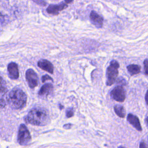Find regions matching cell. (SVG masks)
<instances>
[{
    "label": "cell",
    "mask_w": 148,
    "mask_h": 148,
    "mask_svg": "<svg viewBox=\"0 0 148 148\" xmlns=\"http://www.w3.org/2000/svg\"><path fill=\"white\" fill-rule=\"evenodd\" d=\"M25 121L32 125L43 126L49 123L50 118L46 109L36 107L32 109L28 112L25 118Z\"/></svg>",
    "instance_id": "1"
},
{
    "label": "cell",
    "mask_w": 148,
    "mask_h": 148,
    "mask_svg": "<svg viewBox=\"0 0 148 148\" xmlns=\"http://www.w3.org/2000/svg\"><path fill=\"white\" fill-rule=\"evenodd\" d=\"M27 95L19 88H14L9 92L8 101L9 105L14 109L23 108L27 103Z\"/></svg>",
    "instance_id": "2"
},
{
    "label": "cell",
    "mask_w": 148,
    "mask_h": 148,
    "mask_svg": "<svg viewBox=\"0 0 148 148\" xmlns=\"http://www.w3.org/2000/svg\"><path fill=\"white\" fill-rule=\"evenodd\" d=\"M119 64L116 60H112L106 69V85L111 86L116 81L118 76Z\"/></svg>",
    "instance_id": "3"
},
{
    "label": "cell",
    "mask_w": 148,
    "mask_h": 148,
    "mask_svg": "<svg viewBox=\"0 0 148 148\" xmlns=\"http://www.w3.org/2000/svg\"><path fill=\"white\" fill-rule=\"evenodd\" d=\"M31 140L30 133L26 125L21 124L18 128L17 135V142L20 145L25 146L29 143Z\"/></svg>",
    "instance_id": "4"
},
{
    "label": "cell",
    "mask_w": 148,
    "mask_h": 148,
    "mask_svg": "<svg viewBox=\"0 0 148 148\" xmlns=\"http://www.w3.org/2000/svg\"><path fill=\"white\" fill-rule=\"evenodd\" d=\"M73 1H65L58 4H50L46 9V11L48 13L53 15H57L60 12L68 7V5Z\"/></svg>",
    "instance_id": "5"
},
{
    "label": "cell",
    "mask_w": 148,
    "mask_h": 148,
    "mask_svg": "<svg viewBox=\"0 0 148 148\" xmlns=\"http://www.w3.org/2000/svg\"><path fill=\"white\" fill-rule=\"evenodd\" d=\"M25 79L30 88H34L38 86V77L34 69L29 68L26 71Z\"/></svg>",
    "instance_id": "6"
},
{
    "label": "cell",
    "mask_w": 148,
    "mask_h": 148,
    "mask_svg": "<svg viewBox=\"0 0 148 148\" xmlns=\"http://www.w3.org/2000/svg\"><path fill=\"white\" fill-rule=\"evenodd\" d=\"M110 96L116 101L123 102L125 99V93L123 86L119 85L113 88L110 92Z\"/></svg>",
    "instance_id": "7"
},
{
    "label": "cell",
    "mask_w": 148,
    "mask_h": 148,
    "mask_svg": "<svg viewBox=\"0 0 148 148\" xmlns=\"http://www.w3.org/2000/svg\"><path fill=\"white\" fill-rule=\"evenodd\" d=\"M90 19L91 23L97 28H100L103 26V19L101 16L98 14L95 11L92 10L90 14Z\"/></svg>",
    "instance_id": "8"
},
{
    "label": "cell",
    "mask_w": 148,
    "mask_h": 148,
    "mask_svg": "<svg viewBox=\"0 0 148 148\" xmlns=\"http://www.w3.org/2000/svg\"><path fill=\"white\" fill-rule=\"evenodd\" d=\"M8 72L9 77L13 80H16L19 77L18 65L14 62H10L8 65Z\"/></svg>",
    "instance_id": "9"
},
{
    "label": "cell",
    "mask_w": 148,
    "mask_h": 148,
    "mask_svg": "<svg viewBox=\"0 0 148 148\" xmlns=\"http://www.w3.org/2000/svg\"><path fill=\"white\" fill-rule=\"evenodd\" d=\"M38 66L42 69L47 71L50 73H53L54 67L49 61L45 59H41L38 61Z\"/></svg>",
    "instance_id": "10"
},
{
    "label": "cell",
    "mask_w": 148,
    "mask_h": 148,
    "mask_svg": "<svg viewBox=\"0 0 148 148\" xmlns=\"http://www.w3.org/2000/svg\"><path fill=\"white\" fill-rule=\"evenodd\" d=\"M127 121L132 126H134L137 130H138L139 131H142V129L141 125L140 124L139 120L136 116L134 115L133 114H131V113H129L127 116Z\"/></svg>",
    "instance_id": "11"
},
{
    "label": "cell",
    "mask_w": 148,
    "mask_h": 148,
    "mask_svg": "<svg viewBox=\"0 0 148 148\" xmlns=\"http://www.w3.org/2000/svg\"><path fill=\"white\" fill-rule=\"evenodd\" d=\"M53 90V86L52 84L51 83H46L44 85H43L38 92V94L39 96L44 97V96H47L48 95L50 94Z\"/></svg>",
    "instance_id": "12"
},
{
    "label": "cell",
    "mask_w": 148,
    "mask_h": 148,
    "mask_svg": "<svg viewBox=\"0 0 148 148\" xmlns=\"http://www.w3.org/2000/svg\"><path fill=\"white\" fill-rule=\"evenodd\" d=\"M127 68L131 76L138 74L140 71V66L136 64H130L127 66Z\"/></svg>",
    "instance_id": "13"
},
{
    "label": "cell",
    "mask_w": 148,
    "mask_h": 148,
    "mask_svg": "<svg viewBox=\"0 0 148 148\" xmlns=\"http://www.w3.org/2000/svg\"><path fill=\"white\" fill-rule=\"evenodd\" d=\"M114 110L116 114L120 117L123 118L125 116V110L124 107L120 105H116L114 107Z\"/></svg>",
    "instance_id": "14"
},
{
    "label": "cell",
    "mask_w": 148,
    "mask_h": 148,
    "mask_svg": "<svg viewBox=\"0 0 148 148\" xmlns=\"http://www.w3.org/2000/svg\"><path fill=\"white\" fill-rule=\"evenodd\" d=\"M6 91H7V88L5 87V82L3 80V78L1 77V93L5 94V93H6Z\"/></svg>",
    "instance_id": "15"
},
{
    "label": "cell",
    "mask_w": 148,
    "mask_h": 148,
    "mask_svg": "<svg viewBox=\"0 0 148 148\" xmlns=\"http://www.w3.org/2000/svg\"><path fill=\"white\" fill-rule=\"evenodd\" d=\"M74 114V109L73 108H68L66 110V116L67 117H71L73 116Z\"/></svg>",
    "instance_id": "16"
},
{
    "label": "cell",
    "mask_w": 148,
    "mask_h": 148,
    "mask_svg": "<svg viewBox=\"0 0 148 148\" xmlns=\"http://www.w3.org/2000/svg\"><path fill=\"white\" fill-rule=\"evenodd\" d=\"M144 72L146 75L148 76V59H145L143 61Z\"/></svg>",
    "instance_id": "17"
},
{
    "label": "cell",
    "mask_w": 148,
    "mask_h": 148,
    "mask_svg": "<svg viewBox=\"0 0 148 148\" xmlns=\"http://www.w3.org/2000/svg\"><path fill=\"white\" fill-rule=\"evenodd\" d=\"M117 83L119 84V86H121L126 84V81L123 77H119L117 80Z\"/></svg>",
    "instance_id": "18"
},
{
    "label": "cell",
    "mask_w": 148,
    "mask_h": 148,
    "mask_svg": "<svg viewBox=\"0 0 148 148\" xmlns=\"http://www.w3.org/2000/svg\"><path fill=\"white\" fill-rule=\"evenodd\" d=\"M42 80L43 83H44L46 80H51V81H53L52 78L50 76H49L48 75H45L43 76L42 77Z\"/></svg>",
    "instance_id": "19"
},
{
    "label": "cell",
    "mask_w": 148,
    "mask_h": 148,
    "mask_svg": "<svg viewBox=\"0 0 148 148\" xmlns=\"http://www.w3.org/2000/svg\"><path fill=\"white\" fill-rule=\"evenodd\" d=\"M34 2L38 3V5H42V6H45L46 4V2L45 1H34Z\"/></svg>",
    "instance_id": "20"
},
{
    "label": "cell",
    "mask_w": 148,
    "mask_h": 148,
    "mask_svg": "<svg viewBox=\"0 0 148 148\" xmlns=\"http://www.w3.org/2000/svg\"><path fill=\"white\" fill-rule=\"evenodd\" d=\"M139 147L140 148H147L146 144L143 141L140 142V143L139 144Z\"/></svg>",
    "instance_id": "21"
},
{
    "label": "cell",
    "mask_w": 148,
    "mask_h": 148,
    "mask_svg": "<svg viewBox=\"0 0 148 148\" xmlns=\"http://www.w3.org/2000/svg\"><path fill=\"white\" fill-rule=\"evenodd\" d=\"M5 101L3 98H1V108H3L5 106Z\"/></svg>",
    "instance_id": "22"
},
{
    "label": "cell",
    "mask_w": 148,
    "mask_h": 148,
    "mask_svg": "<svg viewBox=\"0 0 148 148\" xmlns=\"http://www.w3.org/2000/svg\"><path fill=\"white\" fill-rule=\"evenodd\" d=\"M145 101H146V104L148 106V90H147V92L145 94Z\"/></svg>",
    "instance_id": "23"
},
{
    "label": "cell",
    "mask_w": 148,
    "mask_h": 148,
    "mask_svg": "<svg viewBox=\"0 0 148 148\" xmlns=\"http://www.w3.org/2000/svg\"><path fill=\"white\" fill-rule=\"evenodd\" d=\"M71 124H65L63 127H64V128H66V129H69V128H71Z\"/></svg>",
    "instance_id": "24"
},
{
    "label": "cell",
    "mask_w": 148,
    "mask_h": 148,
    "mask_svg": "<svg viewBox=\"0 0 148 148\" xmlns=\"http://www.w3.org/2000/svg\"><path fill=\"white\" fill-rule=\"evenodd\" d=\"M145 122H146L147 125L148 126V116L145 119Z\"/></svg>",
    "instance_id": "25"
},
{
    "label": "cell",
    "mask_w": 148,
    "mask_h": 148,
    "mask_svg": "<svg viewBox=\"0 0 148 148\" xmlns=\"http://www.w3.org/2000/svg\"><path fill=\"white\" fill-rule=\"evenodd\" d=\"M58 105H59V108H60V109H62L64 108V106H63L62 105H61V104H59Z\"/></svg>",
    "instance_id": "26"
},
{
    "label": "cell",
    "mask_w": 148,
    "mask_h": 148,
    "mask_svg": "<svg viewBox=\"0 0 148 148\" xmlns=\"http://www.w3.org/2000/svg\"><path fill=\"white\" fill-rule=\"evenodd\" d=\"M118 148H125V147H123V146H119Z\"/></svg>",
    "instance_id": "27"
}]
</instances>
